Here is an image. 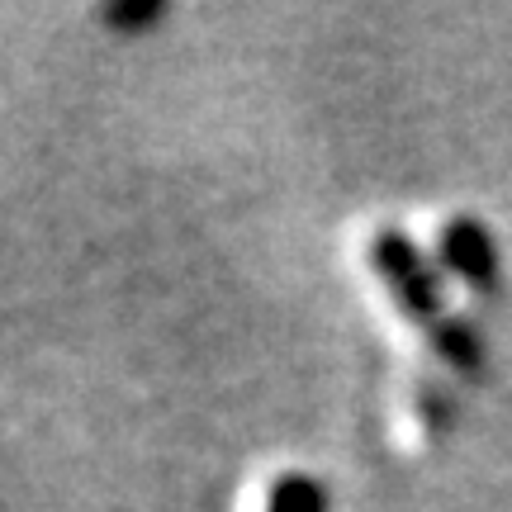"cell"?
Returning a JSON list of instances; mask_svg holds the SVG:
<instances>
[{
    "label": "cell",
    "instance_id": "3",
    "mask_svg": "<svg viewBox=\"0 0 512 512\" xmlns=\"http://www.w3.org/2000/svg\"><path fill=\"white\" fill-rule=\"evenodd\" d=\"M266 512H328V498L309 475H280L271 479Z\"/></svg>",
    "mask_w": 512,
    "mask_h": 512
},
{
    "label": "cell",
    "instance_id": "1",
    "mask_svg": "<svg viewBox=\"0 0 512 512\" xmlns=\"http://www.w3.org/2000/svg\"><path fill=\"white\" fill-rule=\"evenodd\" d=\"M370 266L380 275V285L389 290V299L399 304V313L408 323H418L427 337H432V351L460 375H475L479 370V342L470 332L451 323L441 313L437 285H432V271L422 266V256L413 252V242L399 238V233H375L370 242Z\"/></svg>",
    "mask_w": 512,
    "mask_h": 512
},
{
    "label": "cell",
    "instance_id": "2",
    "mask_svg": "<svg viewBox=\"0 0 512 512\" xmlns=\"http://www.w3.org/2000/svg\"><path fill=\"white\" fill-rule=\"evenodd\" d=\"M441 256H446V266H451L470 290H494V242H489V233H484L479 223H470V219L446 223Z\"/></svg>",
    "mask_w": 512,
    "mask_h": 512
},
{
    "label": "cell",
    "instance_id": "4",
    "mask_svg": "<svg viewBox=\"0 0 512 512\" xmlns=\"http://www.w3.org/2000/svg\"><path fill=\"white\" fill-rule=\"evenodd\" d=\"M100 19H105L110 29H119V34H138V29L162 19V5H157V0H152V5H133V0H128V5H110Z\"/></svg>",
    "mask_w": 512,
    "mask_h": 512
}]
</instances>
